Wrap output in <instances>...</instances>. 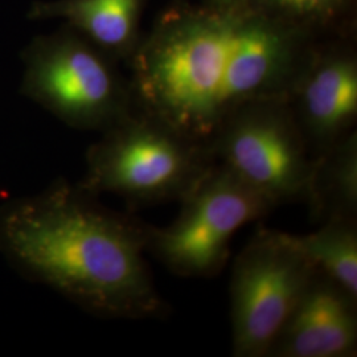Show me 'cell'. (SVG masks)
<instances>
[{
	"label": "cell",
	"mask_w": 357,
	"mask_h": 357,
	"mask_svg": "<svg viewBox=\"0 0 357 357\" xmlns=\"http://www.w3.org/2000/svg\"><path fill=\"white\" fill-rule=\"evenodd\" d=\"M147 225L56 178L0 205V255L26 280L94 317L162 319L169 307L144 258Z\"/></svg>",
	"instance_id": "1"
},
{
	"label": "cell",
	"mask_w": 357,
	"mask_h": 357,
	"mask_svg": "<svg viewBox=\"0 0 357 357\" xmlns=\"http://www.w3.org/2000/svg\"><path fill=\"white\" fill-rule=\"evenodd\" d=\"M237 23L229 13H187L137 47L130 91L141 113L209 149L227 122L222 93Z\"/></svg>",
	"instance_id": "2"
},
{
	"label": "cell",
	"mask_w": 357,
	"mask_h": 357,
	"mask_svg": "<svg viewBox=\"0 0 357 357\" xmlns=\"http://www.w3.org/2000/svg\"><path fill=\"white\" fill-rule=\"evenodd\" d=\"M215 163L203 144L151 115L131 113L90 146L77 184L141 208L181 200Z\"/></svg>",
	"instance_id": "3"
},
{
	"label": "cell",
	"mask_w": 357,
	"mask_h": 357,
	"mask_svg": "<svg viewBox=\"0 0 357 357\" xmlns=\"http://www.w3.org/2000/svg\"><path fill=\"white\" fill-rule=\"evenodd\" d=\"M22 61L20 93L69 128L103 132L132 113L114 60L69 26L31 40Z\"/></svg>",
	"instance_id": "4"
},
{
	"label": "cell",
	"mask_w": 357,
	"mask_h": 357,
	"mask_svg": "<svg viewBox=\"0 0 357 357\" xmlns=\"http://www.w3.org/2000/svg\"><path fill=\"white\" fill-rule=\"evenodd\" d=\"M178 203V217L168 227L147 225V253L183 278L218 275L236 231L275 209L217 162Z\"/></svg>",
	"instance_id": "5"
},
{
	"label": "cell",
	"mask_w": 357,
	"mask_h": 357,
	"mask_svg": "<svg viewBox=\"0 0 357 357\" xmlns=\"http://www.w3.org/2000/svg\"><path fill=\"white\" fill-rule=\"evenodd\" d=\"M315 273L295 234L255 233L234 259L230 275L233 356H268Z\"/></svg>",
	"instance_id": "6"
},
{
	"label": "cell",
	"mask_w": 357,
	"mask_h": 357,
	"mask_svg": "<svg viewBox=\"0 0 357 357\" xmlns=\"http://www.w3.org/2000/svg\"><path fill=\"white\" fill-rule=\"evenodd\" d=\"M209 151L246 185L278 205L307 202L315 167L289 100L248 103L220 128Z\"/></svg>",
	"instance_id": "7"
},
{
	"label": "cell",
	"mask_w": 357,
	"mask_h": 357,
	"mask_svg": "<svg viewBox=\"0 0 357 357\" xmlns=\"http://www.w3.org/2000/svg\"><path fill=\"white\" fill-rule=\"evenodd\" d=\"M356 352L357 298L317 270L268 356L352 357Z\"/></svg>",
	"instance_id": "8"
},
{
	"label": "cell",
	"mask_w": 357,
	"mask_h": 357,
	"mask_svg": "<svg viewBox=\"0 0 357 357\" xmlns=\"http://www.w3.org/2000/svg\"><path fill=\"white\" fill-rule=\"evenodd\" d=\"M290 93L294 116L310 151L317 156L352 131L357 115V65L349 56H331L299 72Z\"/></svg>",
	"instance_id": "9"
},
{
	"label": "cell",
	"mask_w": 357,
	"mask_h": 357,
	"mask_svg": "<svg viewBox=\"0 0 357 357\" xmlns=\"http://www.w3.org/2000/svg\"><path fill=\"white\" fill-rule=\"evenodd\" d=\"M142 0H40L28 10L29 20L63 19L110 59H131Z\"/></svg>",
	"instance_id": "10"
},
{
	"label": "cell",
	"mask_w": 357,
	"mask_h": 357,
	"mask_svg": "<svg viewBox=\"0 0 357 357\" xmlns=\"http://www.w3.org/2000/svg\"><path fill=\"white\" fill-rule=\"evenodd\" d=\"M306 203L314 221L324 222L335 217L357 218L356 131H351L315 156Z\"/></svg>",
	"instance_id": "11"
},
{
	"label": "cell",
	"mask_w": 357,
	"mask_h": 357,
	"mask_svg": "<svg viewBox=\"0 0 357 357\" xmlns=\"http://www.w3.org/2000/svg\"><path fill=\"white\" fill-rule=\"evenodd\" d=\"M295 238L317 270L357 298V218H330Z\"/></svg>",
	"instance_id": "12"
},
{
	"label": "cell",
	"mask_w": 357,
	"mask_h": 357,
	"mask_svg": "<svg viewBox=\"0 0 357 357\" xmlns=\"http://www.w3.org/2000/svg\"><path fill=\"white\" fill-rule=\"evenodd\" d=\"M277 13L294 17H318L332 13L343 0H261Z\"/></svg>",
	"instance_id": "13"
}]
</instances>
